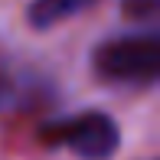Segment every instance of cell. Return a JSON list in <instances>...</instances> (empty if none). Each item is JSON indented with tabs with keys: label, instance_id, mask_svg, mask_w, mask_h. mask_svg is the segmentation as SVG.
<instances>
[{
	"label": "cell",
	"instance_id": "cell-1",
	"mask_svg": "<svg viewBox=\"0 0 160 160\" xmlns=\"http://www.w3.org/2000/svg\"><path fill=\"white\" fill-rule=\"evenodd\" d=\"M92 69L101 82L147 88L160 72V39L157 33H128L105 39L92 56Z\"/></svg>",
	"mask_w": 160,
	"mask_h": 160
},
{
	"label": "cell",
	"instance_id": "cell-2",
	"mask_svg": "<svg viewBox=\"0 0 160 160\" xmlns=\"http://www.w3.org/2000/svg\"><path fill=\"white\" fill-rule=\"evenodd\" d=\"M42 137L56 147H69L82 160H108L121 144V131L111 114L105 111H82L65 121L42 128Z\"/></svg>",
	"mask_w": 160,
	"mask_h": 160
},
{
	"label": "cell",
	"instance_id": "cell-3",
	"mask_svg": "<svg viewBox=\"0 0 160 160\" xmlns=\"http://www.w3.org/2000/svg\"><path fill=\"white\" fill-rule=\"evenodd\" d=\"M98 0H33L30 10H26V20L36 26V30H52L62 20L75 17V13L95 7Z\"/></svg>",
	"mask_w": 160,
	"mask_h": 160
},
{
	"label": "cell",
	"instance_id": "cell-4",
	"mask_svg": "<svg viewBox=\"0 0 160 160\" xmlns=\"http://www.w3.org/2000/svg\"><path fill=\"white\" fill-rule=\"evenodd\" d=\"M20 85H23V72L17 69L13 56L7 52L3 42H0V105H3V101H10L13 95H17Z\"/></svg>",
	"mask_w": 160,
	"mask_h": 160
},
{
	"label": "cell",
	"instance_id": "cell-5",
	"mask_svg": "<svg viewBox=\"0 0 160 160\" xmlns=\"http://www.w3.org/2000/svg\"><path fill=\"white\" fill-rule=\"evenodd\" d=\"M124 10L134 13V17H154L157 13V0H128Z\"/></svg>",
	"mask_w": 160,
	"mask_h": 160
}]
</instances>
